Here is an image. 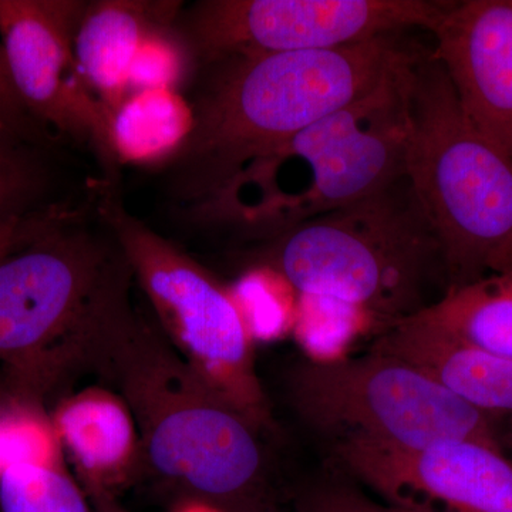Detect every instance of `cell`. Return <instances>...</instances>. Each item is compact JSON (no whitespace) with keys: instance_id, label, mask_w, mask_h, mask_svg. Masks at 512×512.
Returning a JSON list of instances; mask_svg holds the SVG:
<instances>
[{"instance_id":"obj_22","label":"cell","mask_w":512,"mask_h":512,"mask_svg":"<svg viewBox=\"0 0 512 512\" xmlns=\"http://www.w3.org/2000/svg\"><path fill=\"white\" fill-rule=\"evenodd\" d=\"M229 291L254 342L281 338L298 312L295 289L271 266L249 269Z\"/></svg>"},{"instance_id":"obj_14","label":"cell","mask_w":512,"mask_h":512,"mask_svg":"<svg viewBox=\"0 0 512 512\" xmlns=\"http://www.w3.org/2000/svg\"><path fill=\"white\" fill-rule=\"evenodd\" d=\"M372 352L402 360L494 420L512 417V360L485 352L416 316L400 320Z\"/></svg>"},{"instance_id":"obj_5","label":"cell","mask_w":512,"mask_h":512,"mask_svg":"<svg viewBox=\"0 0 512 512\" xmlns=\"http://www.w3.org/2000/svg\"><path fill=\"white\" fill-rule=\"evenodd\" d=\"M261 245L259 265L301 298L363 313L382 333L429 308L439 279L447 285L439 239L406 177Z\"/></svg>"},{"instance_id":"obj_6","label":"cell","mask_w":512,"mask_h":512,"mask_svg":"<svg viewBox=\"0 0 512 512\" xmlns=\"http://www.w3.org/2000/svg\"><path fill=\"white\" fill-rule=\"evenodd\" d=\"M406 178L439 239L447 289L512 266V158L468 120L433 50L416 47Z\"/></svg>"},{"instance_id":"obj_27","label":"cell","mask_w":512,"mask_h":512,"mask_svg":"<svg viewBox=\"0 0 512 512\" xmlns=\"http://www.w3.org/2000/svg\"><path fill=\"white\" fill-rule=\"evenodd\" d=\"M89 498L96 512H128L119 503V500L116 497H111V495L96 494Z\"/></svg>"},{"instance_id":"obj_18","label":"cell","mask_w":512,"mask_h":512,"mask_svg":"<svg viewBox=\"0 0 512 512\" xmlns=\"http://www.w3.org/2000/svg\"><path fill=\"white\" fill-rule=\"evenodd\" d=\"M56 154L0 134V221L33 217L69 202L53 198Z\"/></svg>"},{"instance_id":"obj_21","label":"cell","mask_w":512,"mask_h":512,"mask_svg":"<svg viewBox=\"0 0 512 512\" xmlns=\"http://www.w3.org/2000/svg\"><path fill=\"white\" fill-rule=\"evenodd\" d=\"M177 18L154 23L147 30L131 69V93L148 89L184 93L191 87L200 63L175 25Z\"/></svg>"},{"instance_id":"obj_1","label":"cell","mask_w":512,"mask_h":512,"mask_svg":"<svg viewBox=\"0 0 512 512\" xmlns=\"http://www.w3.org/2000/svg\"><path fill=\"white\" fill-rule=\"evenodd\" d=\"M400 35L322 52L234 55L200 64L195 130L168 167L175 198L207 200L244 165L370 92L409 55Z\"/></svg>"},{"instance_id":"obj_23","label":"cell","mask_w":512,"mask_h":512,"mask_svg":"<svg viewBox=\"0 0 512 512\" xmlns=\"http://www.w3.org/2000/svg\"><path fill=\"white\" fill-rule=\"evenodd\" d=\"M291 512H448L419 505L379 503L338 478H322L293 497Z\"/></svg>"},{"instance_id":"obj_15","label":"cell","mask_w":512,"mask_h":512,"mask_svg":"<svg viewBox=\"0 0 512 512\" xmlns=\"http://www.w3.org/2000/svg\"><path fill=\"white\" fill-rule=\"evenodd\" d=\"M174 0L87 2L74 35V53L87 86L113 111L131 93V69L147 30L180 15Z\"/></svg>"},{"instance_id":"obj_12","label":"cell","mask_w":512,"mask_h":512,"mask_svg":"<svg viewBox=\"0 0 512 512\" xmlns=\"http://www.w3.org/2000/svg\"><path fill=\"white\" fill-rule=\"evenodd\" d=\"M430 32L468 120L512 158V0L448 2Z\"/></svg>"},{"instance_id":"obj_31","label":"cell","mask_w":512,"mask_h":512,"mask_svg":"<svg viewBox=\"0 0 512 512\" xmlns=\"http://www.w3.org/2000/svg\"><path fill=\"white\" fill-rule=\"evenodd\" d=\"M510 272H512V266H511V268H510V269H508V271H507V272H504V274H510Z\"/></svg>"},{"instance_id":"obj_29","label":"cell","mask_w":512,"mask_h":512,"mask_svg":"<svg viewBox=\"0 0 512 512\" xmlns=\"http://www.w3.org/2000/svg\"><path fill=\"white\" fill-rule=\"evenodd\" d=\"M241 512H282L279 510L278 505H276V501L274 503H264L254 505V507H249L247 510H242Z\"/></svg>"},{"instance_id":"obj_20","label":"cell","mask_w":512,"mask_h":512,"mask_svg":"<svg viewBox=\"0 0 512 512\" xmlns=\"http://www.w3.org/2000/svg\"><path fill=\"white\" fill-rule=\"evenodd\" d=\"M0 463L3 468L67 466L49 409L6 399L0 412Z\"/></svg>"},{"instance_id":"obj_10","label":"cell","mask_w":512,"mask_h":512,"mask_svg":"<svg viewBox=\"0 0 512 512\" xmlns=\"http://www.w3.org/2000/svg\"><path fill=\"white\" fill-rule=\"evenodd\" d=\"M84 0H0V37L16 89L32 116L62 144L92 154L101 183L120 187L110 147L111 113L87 86L74 35Z\"/></svg>"},{"instance_id":"obj_8","label":"cell","mask_w":512,"mask_h":512,"mask_svg":"<svg viewBox=\"0 0 512 512\" xmlns=\"http://www.w3.org/2000/svg\"><path fill=\"white\" fill-rule=\"evenodd\" d=\"M288 393L299 417L335 443L417 451L470 440L501 450L498 420L413 366L372 350L353 359L299 363L289 373Z\"/></svg>"},{"instance_id":"obj_9","label":"cell","mask_w":512,"mask_h":512,"mask_svg":"<svg viewBox=\"0 0 512 512\" xmlns=\"http://www.w3.org/2000/svg\"><path fill=\"white\" fill-rule=\"evenodd\" d=\"M436 0H201L175 20L198 63L234 55L322 52L403 30H431Z\"/></svg>"},{"instance_id":"obj_7","label":"cell","mask_w":512,"mask_h":512,"mask_svg":"<svg viewBox=\"0 0 512 512\" xmlns=\"http://www.w3.org/2000/svg\"><path fill=\"white\" fill-rule=\"evenodd\" d=\"M119 188L99 183L94 215L119 245L158 328L218 396L272 433L275 420L256 373L255 342L228 286L128 212Z\"/></svg>"},{"instance_id":"obj_30","label":"cell","mask_w":512,"mask_h":512,"mask_svg":"<svg viewBox=\"0 0 512 512\" xmlns=\"http://www.w3.org/2000/svg\"><path fill=\"white\" fill-rule=\"evenodd\" d=\"M8 397L9 396L8 394L5 393V390H3L2 387H0V412H2L3 404H5L6 399H8ZM3 470H5V468H3L2 463H0V481H2Z\"/></svg>"},{"instance_id":"obj_26","label":"cell","mask_w":512,"mask_h":512,"mask_svg":"<svg viewBox=\"0 0 512 512\" xmlns=\"http://www.w3.org/2000/svg\"><path fill=\"white\" fill-rule=\"evenodd\" d=\"M171 512H227L217 505L207 503V501L197 500V498H178Z\"/></svg>"},{"instance_id":"obj_19","label":"cell","mask_w":512,"mask_h":512,"mask_svg":"<svg viewBox=\"0 0 512 512\" xmlns=\"http://www.w3.org/2000/svg\"><path fill=\"white\" fill-rule=\"evenodd\" d=\"M0 512H96L69 466H10L0 481Z\"/></svg>"},{"instance_id":"obj_24","label":"cell","mask_w":512,"mask_h":512,"mask_svg":"<svg viewBox=\"0 0 512 512\" xmlns=\"http://www.w3.org/2000/svg\"><path fill=\"white\" fill-rule=\"evenodd\" d=\"M0 134L33 146L59 151V140L32 116L23 103L10 73L5 50L0 43Z\"/></svg>"},{"instance_id":"obj_11","label":"cell","mask_w":512,"mask_h":512,"mask_svg":"<svg viewBox=\"0 0 512 512\" xmlns=\"http://www.w3.org/2000/svg\"><path fill=\"white\" fill-rule=\"evenodd\" d=\"M333 454L387 503L448 512H512V460L500 448L447 440L423 450L396 451L340 441Z\"/></svg>"},{"instance_id":"obj_4","label":"cell","mask_w":512,"mask_h":512,"mask_svg":"<svg viewBox=\"0 0 512 512\" xmlns=\"http://www.w3.org/2000/svg\"><path fill=\"white\" fill-rule=\"evenodd\" d=\"M413 55L414 47L370 92L244 165L190 214L262 244L406 177Z\"/></svg>"},{"instance_id":"obj_3","label":"cell","mask_w":512,"mask_h":512,"mask_svg":"<svg viewBox=\"0 0 512 512\" xmlns=\"http://www.w3.org/2000/svg\"><path fill=\"white\" fill-rule=\"evenodd\" d=\"M104 227V225H103ZM134 276L110 232L83 207L0 256V387L50 409L92 373Z\"/></svg>"},{"instance_id":"obj_2","label":"cell","mask_w":512,"mask_h":512,"mask_svg":"<svg viewBox=\"0 0 512 512\" xmlns=\"http://www.w3.org/2000/svg\"><path fill=\"white\" fill-rule=\"evenodd\" d=\"M92 373L133 412L146 473L180 498L227 512L274 503L264 431L218 396L133 302L110 326Z\"/></svg>"},{"instance_id":"obj_25","label":"cell","mask_w":512,"mask_h":512,"mask_svg":"<svg viewBox=\"0 0 512 512\" xmlns=\"http://www.w3.org/2000/svg\"><path fill=\"white\" fill-rule=\"evenodd\" d=\"M74 210L72 202H64L33 217L0 221V256L29 244Z\"/></svg>"},{"instance_id":"obj_17","label":"cell","mask_w":512,"mask_h":512,"mask_svg":"<svg viewBox=\"0 0 512 512\" xmlns=\"http://www.w3.org/2000/svg\"><path fill=\"white\" fill-rule=\"evenodd\" d=\"M414 316L461 342L512 360V272L447 289Z\"/></svg>"},{"instance_id":"obj_28","label":"cell","mask_w":512,"mask_h":512,"mask_svg":"<svg viewBox=\"0 0 512 512\" xmlns=\"http://www.w3.org/2000/svg\"><path fill=\"white\" fill-rule=\"evenodd\" d=\"M498 433H500L501 450L512 460V417L498 420Z\"/></svg>"},{"instance_id":"obj_16","label":"cell","mask_w":512,"mask_h":512,"mask_svg":"<svg viewBox=\"0 0 512 512\" xmlns=\"http://www.w3.org/2000/svg\"><path fill=\"white\" fill-rule=\"evenodd\" d=\"M194 130L190 97L177 90H138L111 111V153L119 168H168Z\"/></svg>"},{"instance_id":"obj_13","label":"cell","mask_w":512,"mask_h":512,"mask_svg":"<svg viewBox=\"0 0 512 512\" xmlns=\"http://www.w3.org/2000/svg\"><path fill=\"white\" fill-rule=\"evenodd\" d=\"M49 412L67 466L89 497L117 498L146 474L133 412L106 384L64 394Z\"/></svg>"}]
</instances>
